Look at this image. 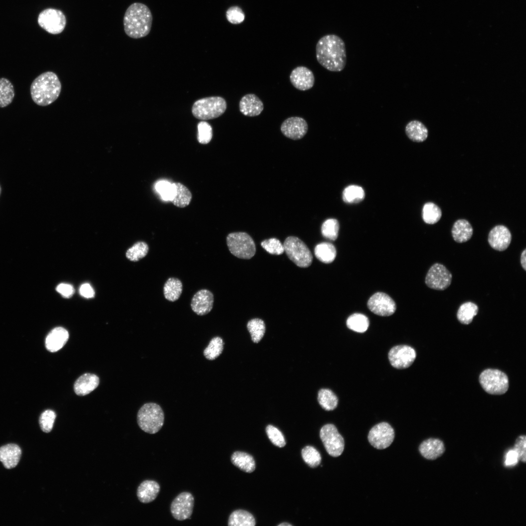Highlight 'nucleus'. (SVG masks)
<instances>
[{
    "label": "nucleus",
    "instance_id": "58836bf2",
    "mask_svg": "<svg viewBox=\"0 0 526 526\" xmlns=\"http://www.w3.org/2000/svg\"><path fill=\"white\" fill-rule=\"evenodd\" d=\"M364 197L363 189L357 185H350L343 191V200L347 203H359L363 200Z\"/></svg>",
    "mask_w": 526,
    "mask_h": 526
},
{
    "label": "nucleus",
    "instance_id": "a878e982",
    "mask_svg": "<svg viewBox=\"0 0 526 526\" xmlns=\"http://www.w3.org/2000/svg\"><path fill=\"white\" fill-rule=\"evenodd\" d=\"M172 195L170 200L176 207L183 208L188 206L192 199V194L189 189L180 183L172 184Z\"/></svg>",
    "mask_w": 526,
    "mask_h": 526
},
{
    "label": "nucleus",
    "instance_id": "423d86ee",
    "mask_svg": "<svg viewBox=\"0 0 526 526\" xmlns=\"http://www.w3.org/2000/svg\"><path fill=\"white\" fill-rule=\"evenodd\" d=\"M226 244L231 253L240 259H251L256 252L253 240L245 232L229 233L226 237Z\"/></svg>",
    "mask_w": 526,
    "mask_h": 526
},
{
    "label": "nucleus",
    "instance_id": "09e8293b",
    "mask_svg": "<svg viewBox=\"0 0 526 526\" xmlns=\"http://www.w3.org/2000/svg\"><path fill=\"white\" fill-rule=\"evenodd\" d=\"M226 18L231 23L237 24L242 23L244 20L245 15L240 7L233 6L227 10Z\"/></svg>",
    "mask_w": 526,
    "mask_h": 526
},
{
    "label": "nucleus",
    "instance_id": "5fc2aeb1",
    "mask_svg": "<svg viewBox=\"0 0 526 526\" xmlns=\"http://www.w3.org/2000/svg\"><path fill=\"white\" fill-rule=\"evenodd\" d=\"M519 460V458L516 452L513 449L509 451L506 455L505 464L507 466H512L516 465Z\"/></svg>",
    "mask_w": 526,
    "mask_h": 526
},
{
    "label": "nucleus",
    "instance_id": "bb28decb",
    "mask_svg": "<svg viewBox=\"0 0 526 526\" xmlns=\"http://www.w3.org/2000/svg\"><path fill=\"white\" fill-rule=\"evenodd\" d=\"M407 137L412 141L422 142L426 140L428 136V130L421 121L413 120L409 122L405 128Z\"/></svg>",
    "mask_w": 526,
    "mask_h": 526
},
{
    "label": "nucleus",
    "instance_id": "f8f14e48",
    "mask_svg": "<svg viewBox=\"0 0 526 526\" xmlns=\"http://www.w3.org/2000/svg\"><path fill=\"white\" fill-rule=\"evenodd\" d=\"M394 437V430L387 422H381L374 426L370 431L368 436L371 445L379 450L389 447L393 442Z\"/></svg>",
    "mask_w": 526,
    "mask_h": 526
},
{
    "label": "nucleus",
    "instance_id": "603ef678",
    "mask_svg": "<svg viewBox=\"0 0 526 526\" xmlns=\"http://www.w3.org/2000/svg\"><path fill=\"white\" fill-rule=\"evenodd\" d=\"M56 290L63 297L66 298L72 297L75 292L74 288L72 285L65 283L58 284L56 287Z\"/></svg>",
    "mask_w": 526,
    "mask_h": 526
},
{
    "label": "nucleus",
    "instance_id": "f704fd0d",
    "mask_svg": "<svg viewBox=\"0 0 526 526\" xmlns=\"http://www.w3.org/2000/svg\"><path fill=\"white\" fill-rule=\"evenodd\" d=\"M346 325L348 328L354 331L363 333L368 328L369 320L364 315L355 313L348 318Z\"/></svg>",
    "mask_w": 526,
    "mask_h": 526
},
{
    "label": "nucleus",
    "instance_id": "13d9d810",
    "mask_svg": "<svg viewBox=\"0 0 526 526\" xmlns=\"http://www.w3.org/2000/svg\"><path fill=\"white\" fill-rule=\"evenodd\" d=\"M1 193V186L0 185V196Z\"/></svg>",
    "mask_w": 526,
    "mask_h": 526
},
{
    "label": "nucleus",
    "instance_id": "2eb2a0df",
    "mask_svg": "<svg viewBox=\"0 0 526 526\" xmlns=\"http://www.w3.org/2000/svg\"><path fill=\"white\" fill-rule=\"evenodd\" d=\"M193 506L194 498L192 495L188 492H183L172 502L170 511L175 519L183 521L190 517Z\"/></svg>",
    "mask_w": 526,
    "mask_h": 526
},
{
    "label": "nucleus",
    "instance_id": "e433bc0d",
    "mask_svg": "<svg viewBox=\"0 0 526 526\" xmlns=\"http://www.w3.org/2000/svg\"><path fill=\"white\" fill-rule=\"evenodd\" d=\"M442 212L439 207L432 202L426 203L422 209V218L428 224L436 223L441 218Z\"/></svg>",
    "mask_w": 526,
    "mask_h": 526
},
{
    "label": "nucleus",
    "instance_id": "20e7f679",
    "mask_svg": "<svg viewBox=\"0 0 526 526\" xmlns=\"http://www.w3.org/2000/svg\"><path fill=\"white\" fill-rule=\"evenodd\" d=\"M137 420L140 428L146 432L154 434L162 428L164 414L161 407L152 402L143 405L139 410Z\"/></svg>",
    "mask_w": 526,
    "mask_h": 526
},
{
    "label": "nucleus",
    "instance_id": "0eeeda50",
    "mask_svg": "<svg viewBox=\"0 0 526 526\" xmlns=\"http://www.w3.org/2000/svg\"><path fill=\"white\" fill-rule=\"evenodd\" d=\"M283 245L288 257L297 266L307 267L311 264L312 253L301 239L295 236H289L285 240Z\"/></svg>",
    "mask_w": 526,
    "mask_h": 526
},
{
    "label": "nucleus",
    "instance_id": "6e6d98bb",
    "mask_svg": "<svg viewBox=\"0 0 526 526\" xmlns=\"http://www.w3.org/2000/svg\"><path fill=\"white\" fill-rule=\"evenodd\" d=\"M520 262L522 267L526 270V249H525L521 253Z\"/></svg>",
    "mask_w": 526,
    "mask_h": 526
},
{
    "label": "nucleus",
    "instance_id": "aec40b11",
    "mask_svg": "<svg viewBox=\"0 0 526 526\" xmlns=\"http://www.w3.org/2000/svg\"><path fill=\"white\" fill-rule=\"evenodd\" d=\"M264 109L262 101L254 94L243 96L239 102V110L244 115L254 117L259 115Z\"/></svg>",
    "mask_w": 526,
    "mask_h": 526
},
{
    "label": "nucleus",
    "instance_id": "a18cd8bd",
    "mask_svg": "<svg viewBox=\"0 0 526 526\" xmlns=\"http://www.w3.org/2000/svg\"><path fill=\"white\" fill-rule=\"evenodd\" d=\"M261 246L271 254L279 255L282 254L284 251L283 245L278 239L275 238L262 241Z\"/></svg>",
    "mask_w": 526,
    "mask_h": 526
},
{
    "label": "nucleus",
    "instance_id": "ddd939ff",
    "mask_svg": "<svg viewBox=\"0 0 526 526\" xmlns=\"http://www.w3.org/2000/svg\"><path fill=\"white\" fill-rule=\"evenodd\" d=\"M388 357L394 367L399 369H405L413 364L416 357V352L409 346L398 345L390 350Z\"/></svg>",
    "mask_w": 526,
    "mask_h": 526
},
{
    "label": "nucleus",
    "instance_id": "7ed1b4c3",
    "mask_svg": "<svg viewBox=\"0 0 526 526\" xmlns=\"http://www.w3.org/2000/svg\"><path fill=\"white\" fill-rule=\"evenodd\" d=\"M61 91V82L56 74L51 71L39 75L30 86L31 98L36 104L40 106H46L55 101Z\"/></svg>",
    "mask_w": 526,
    "mask_h": 526
},
{
    "label": "nucleus",
    "instance_id": "393cba45",
    "mask_svg": "<svg viewBox=\"0 0 526 526\" xmlns=\"http://www.w3.org/2000/svg\"><path fill=\"white\" fill-rule=\"evenodd\" d=\"M160 489L159 484L153 480H147L143 481L137 489L138 500L143 503H149L157 496Z\"/></svg>",
    "mask_w": 526,
    "mask_h": 526
},
{
    "label": "nucleus",
    "instance_id": "9d476101",
    "mask_svg": "<svg viewBox=\"0 0 526 526\" xmlns=\"http://www.w3.org/2000/svg\"><path fill=\"white\" fill-rule=\"evenodd\" d=\"M320 438L330 455L338 457L342 454L344 448V439L334 425L323 426L320 431Z\"/></svg>",
    "mask_w": 526,
    "mask_h": 526
},
{
    "label": "nucleus",
    "instance_id": "f257e3e1",
    "mask_svg": "<svg viewBox=\"0 0 526 526\" xmlns=\"http://www.w3.org/2000/svg\"><path fill=\"white\" fill-rule=\"evenodd\" d=\"M316 54L318 62L329 71L338 72L345 67V44L337 35L328 34L319 38L316 46Z\"/></svg>",
    "mask_w": 526,
    "mask_h": 526
},
{
    "label": "nucleus",
    "instance_id": "c85d7f7f",
    "mask_svg": "<svg viewBox=\"0 0 526 526\" xmlns=\"http://www.w3.org/2000/svg\"><path fill=\"white\" fill-rule=\"evenodd\" d=\"M232 463L243 471L250 473L255 469L253 457L247 453L236 451L231 456Z\"/></svg>",
    "mask_w": 526,
    "mask_h": 526
},
{
    "label": "nucleus",
    "instance_id": "cd10ccee",
    "mask_svg": "<svg viewBox=\"0 0 526 526\" xmlns=\"http://www.w3.org/2000/svg\"><path fill=\"white\" fill-rule=\"evenodd\" d=\"M451 233L453 239L456 242L465 243L471 238L473 234V228L467 220L459 219L453 224Z\"/></svg>",
    "mask_w": 526,
    "mask_h": 526
},
{
    "label": "nucleus",
    "instance_id": "1a4fd4ad",
    "mask_svg": "<svg viewBox=\"0 0 526 526\" xmlns=\"http://www.w3.org/2000/svg\"><path fill=\"white\" fill-rule=\"evenodd\" d=\"M38 21L42 28L53 35L62 32L66 24L64 13L54 8H47L42 11L39 14Z\"/></svg>",
    "mask_w": 526,
    "mask_h": 526
},
{
    "label": "nucleus",
    "instance_id": "864d4df0",
    "mask_svg": "<svg viewBox=\"0 0 526 526\" xmlns=\"http://www.w3.org/2000/svg\"><path fill=\"white\" fill-rule=\"evenodd\" d=\"M79 293L82 296L87 299L92 298L94 295V290L91 285L87 283H84L80 286Z\"/></svg>",
    "mask_w": 526,
    "mask_h": 526
},
{
    "label": "nucleus",
    "instance_id": "c9c22d12",
    "mask_svg": "<svg viewBox=\"0 0 526 526\" xmlns=\"http://www.w3.org/2000/svg\"><path fill=\"white\" fill-rule=\"evenodd\" d=\"M318 400L321 407L326 411L335 409L338 404L337 396L328 389H322L319 391Z\"/></svg>",
    "mask_w": 526,
    "mask_h": 526
},
{
    "label": "nucleus",
    "instance_id": "4468645a",
    "mask_svg": "<svg viewBox=\"0 0 526 526\" xmlns=\"http://www.w3.org/2000/svg\"><path fill=\"white\" fill-rule=\"evenodd\" d=\"M367 306L371 312L380 316L392 315L396 308L394 301L383 292L373 294L368 301Z\"/></svg>",
    "mask_w": 526,
    "mask_h": 526
},
{
    "label": "nucleus",
    "instance_id": "39448f33",
    "mask_svg": "<svg viewBox=\"0 0 526 526\" xmlns=\"http://www.w3.org/2000/svg\"><path fill=\"white\" fill-rule=\"evenodd\" d=\"M225 99L220 96L205 97L197 100L192 107L195 117L205 120L212 119L222 115L226 109Z\"/></svg>",
    "mask_w": 526,
    "mask_h": 526
},
{
    "label": "nucleus",
    "instance_id": "6ab92c4d",
    "mask_svg": "<svg viewBox=\"0 0 526 526\" xmlns=\"http://www.w3.org/2000/svg\"><path fill=\"white\" fill-rule=\"evenodd\" d=\"M214 296L211 292L206 289L197 292L191 301L192 310L197 315L203 316L209 313L213 308Z\"/></svg>",
    "mask_w": 526,
    "mask_h": 526
},
{
    "label": "nucleus",
    "instance_id": "4be33fe9",
    "mask_svg": "<svg viewBox=\"0 0 526 526\" xmlns=\"http://www.w3.org/2000/svg\"><path fill=\"white\" fill-rule=\"evenodd\" d=\"M69 333L62 327H57L52 329L46 337L45 347L51 352H55L66 344L69 338Z\"/></svg>",
    "mask_w": 526,
    "mask_h": 526
},
{
    "label": "nucleus",
    "instance_id": "ea45409f",
    "mask_svg": "<svg viewBox=\"0 0 526 526\" xmlns=\"http://www.w3.org/2000/svg\"><path fill=\"white\" fill-rule=\"evenodd\" d=\"M247 328L252 341L255 343L259 342L265 333V323L260 319H253L249 320L247 324Z\"/></svg>",
    "mask_w": 526,
    "mask_h": 526
},
{
    "label": "nucleus",
    "instance_id": "8fccbe9b",
    "mask_svg": "<svg viewBox=\"0 0 526 526\" xmlns=\"http://www.w3.org/2000/svg\"><path fill=\"white\" fill-rule=\"evenodd\" d=\"M517 453L519 460L524 463L526 461V436L521 435L516 439L514 449Z\"/></svg>",
    "mask_w": 526,
    "mask_h": 526
},
{
    "label": "nucleus",
    "instance_id": "9b49d317",
    "mask_svg": "<svg viewBox=\"0 0 526 526\" xmlns=\"http://www.w3.org/2000/svg\"><path fill=\"white\" fill-rule=\"evenodd\" d=\"M452 274L443 264L435 263L429 269L425 278V283L430 288L444 290L451 284Z\"/></svg>",
    "mask_w": 526,
    "mask_h": 526
},
{
    "label": "nucleus",
    "instance_id": "dca6fc26",
    "mask_svg": "<svg viewBox=\"0 0 526 526\" xmlns=\"http://www.w3.org/2000/svg\"><path fill=\"white\" fill-rule=\"evenodd\" d=\"M280 129L285 137L296 140L305 136L308 131V126L306 121L302 117L291 116L282 122Z\"/></svg>",
    "mask_w": 526,
    "mask_h": 526
},
{
    "label": "nucleus",
    "instance_id": "79ce46f5",
    "mask_svg": "<svg viewBox=\"0 0 526 526\" xmlns=\"http://www.w3.org/2000/svg\"><path fill=\"white\" fill-rule=\"evenodd\" d=\"M339 228V224L336 219H328L325 221L321 225L322 235L327 239L335 241L338 238Z\"/></svg>",
    "mask_w": 526,
    "mask_h": 526
},
{
    "label": "nucleus",
    "instance_id": "37998d69",
    "mask_svg": "<svg viewBox=\"0 0 526 526\" xmlns=\"http://www.w3.org/2000/svg\"><path fill=\"white\" fill-rule=\"evenodd\" d=\"M301 455L304 462L310 467L319 465L321 458L319 452L313 447L307 446L302 449Z\"/></svg>",
    "mask_w": 526,
    "mask_h": 526
},
{
    "label": "nucleus",
    "instance_id": "5701e85b",
    "mask_svg": "<svg viewBox=\"0 0 526 526\" xmlns=\"http://www.w3.org/2000/svg\"><path fill=\"white\" fill-rule=\"evenodd\" d=\"M21 455L20 447L15 444H9L0 448V461L8 469L15 468Z\"/></svg>",
    "mask_w": 526,
    "mask_h": 526
},
{
    "label": "nucleus",
    "instance_id": "2f4dec72",
    "mask_svg": "<svg viewBox=\"0 0 526 526\" xmlns=\"http://www.w3.org/2000/svg\"><path fill=\"white\" fill-rule=\"evenodd\" d=\"M316 258L325 263H332L336 257V250L334 245L327 242L321 243L317 244L314 250Z\"/></svg>",
    "mask_w": 526,
    "mask_h": 526
},
{
    "label": "nucleus",
    "instance_id": "7c9ffc66",
    "mask_svg": "<svg viewBox=\"0 0 526 526\" xmlns=\"http://www.w3.org/2000/svg\"><path fill=\"white\" fill-rule=\"evenodd\" d=\"M255 520L249 512L238 509L233 511L228 521L229 526H254Z\"/></svg>",
    "mask_w": 526,
    "mask_h": 526
},
{
    "label": "nucleus",
    "instance_id": "c756f323",
    "mask_svg": "<svg viewBox=\"0 0 526 526\" xmlns=\"http://www.w3.org/2000/svg\"><path fill=\"white\" fill-rule=\"evenodd\" d=\"M183 290L181 281L176 278H169L165 283L163 287L164 297L170 301H175L180 297Z\"/></svg>",
    "mask_w": 526,
    "mask_h": 526
},
{
    "label": "nucleus",
    "instance_id": "72a5a7b5",
    "mask_svg": "<svg viewBox=\"0 0 526 526\" xmlns=\"http://www.w3.org/2000/svg\"><path fill=\"white\" fill-rule=\"evenodd\" d=\"M14 96V88L12 83L6 78H0V108H4L10 105L12 102Z\"/></svg>",
    "mask_w": 526,
    "mask_h": 526
},
{
    "label": "nucleus",
    "instance_id": "f3484780",
    "mask_svg": "<svg viewBox=\"0 0 526 526\" xmlns=\"http://www.w3.org/2000/svg\"><path fill=\"white\" fill-rule=\"evenodd\" d=\"M290 81L292 85L300 91H307L312 88L315 83V76L312 71L306 67L301 66L291 71Z\"/></svg>",
    "mask_w": 526,
    "mask_h": 526
},
{
    "label": "nucleus",
    "instance_id": "a211bd4d",
    "mask_svg": "<svg viewBox=\"0 0 526 526\" xmlns=\"http://www.w3.org/2000/svg\"><path fill=\"white\" fill-rule=\"evenodd\" d=\"M511 241V234L509 230L505 226L498 225L494 227L489 232L488 242L494 249L503 251L509 246Z\"/></svg>",
    "mask_w": 526,
    "mask_h": 526
},
{
    "label": "nucleus",
    "instance_id": "49530a36",
    "mask_svg": "<svg viewBox=\"0 0 526 526\" xmlns=\"http://www.w3.org/2000/svg\"><path fill=\"white\" fill-rule=\"evenodd\" d=\"M212 137V129L207 122L201 121L198 124V142L203 144L208 143Z\"/></svg>",
    "mask_w": 526,
    "mask_h": 526
},
{
    "label": "nucleus",
    "instance_id": "473e14b6",
    "mask_svg": "<svg viewBox=\"0 0 526 526\" xmlns=\"http://www.w3.org/2000/svg\"><path fill=\"white\" fill-rule=\"evenodd\" d=\"M478 307L475 303L468 301L462 304L457 312V318L462 324H469L478 312Z\"/></svg>",
    "mask_w": 526,
    "mask_h": 526
},
{
    "label": "nucleus",
    "instance_id": "4d7b16f0",
    "mask_svg": "<svg viewBox=\"0 0 526 526\" xmlns=\"http://www.w3.org/2000/svg\"><path fill=\"white\" fill-rule=\"evenodd\" d=\"M278 526H291L292 525H291V524H289L288 523L285 522V523H281V524H279Z\"/></svg>",
    "mask_w": 526,
    "mask_h": 526
},
{
    "label": "nucleus",
    "instance_id": "f03ea898",
    "mask_svg": "<svg viewBox=\"0 0 526 526\" xmlns=\"http://www.w3.org/2000/svg\"><path fill=\"white\" fill-rule=\"evenodd\" d=\"M152 22V16L149 8L143 3L135 2L131 4L125 13L124 31L131 38H142L149 34Z\"/></svg>",
    "mask_w": 526,
    "mask_h": 526
},
{
    "label": "nucleus",
    "instance_id": "de8ad7c7",
    "mask_svg": "<svg viewBox=\"0 0 526 526\" xmlns=\"http://www.w3.org/2000/svg\"><path fill=\"white\" fill-rule=\"evenodd\" d=\"M266 432L271 442L276 446L283 447L285 441L282 432L275 427L269 425L266 427Z\"/></svg>",
    "mask_w": 526,
    "mask_h": 526
},
{
    "label": "nucleus",
    "instance_id": "6e6552de",
    "mask_svg": "<svg viewBox=\"0 0 526 526\" xmlns=\"http://www.w3.org/2000/svg\"><path fill=\"white\" fill-rule=\"evenodd\" d=\"M479 382L484 390L491 394H505L508 388V379L503 372L492 369L483 371L479 376Z\"/></svg>",
    "mask_w": 526,
    "mask_h": 526
},
{
    "label": "nucleus",
    "instance_id": "4c0bfd02",
    "mask_svg": "<svg viewBox=\"0 0 526 526\" xmlns=\"http://www.w3.org/2000/svg\"><path fill=\"white\" fill-rule=\"evenodd\" d=\"M224 345L223 340L220 337L212 338L208 345L204 350V356L208 360L215 359L222 354Z\"/></svg>",
    "mask_w": 526,
    "mask_h": 526
},
{
    "label": "nucleus",
    "instance_id": "c03bdc74",
    "mask_svg": "<svg viewBox=\"0 0 526 526\" xmlns=\"http://www.w3.org/2000/svg\"><path fill=\"white\" fill-rule=\"evenodd\" d=\"M56 417V413L51 410H45L41 414L39 423L43 432L48 433L52 431Z\"/></svg>",
    "mask_w": 526,
    "mask_h": 526
},
{
    "label": "nucleus",
    "instance_id": "3c124183",
    "mask_svg": "<svg viewBox=\"0 0 526 526\" xmlns=\"http://www.w3.org/2000/svg\"><path fill=\"white\" fill-rule=\"evenodd\" d=\"M155 188L164 200L170 201L172 195V184L161 181L156 184Z\"/></svg>",
    "mask_w": 526,
    "mask_h": 526
},
{
    "label": "nucleus",
    "instance_id": "b1692460",
    "mask_svg": "<svg viewBox=\"0 0 526 526\" xmlns=\"http://www.w3.org/2000/svg\"><path fill=\"white\" fill-rule=\"evenodd\" d=\"M99 383V379L97 376L90 373L84 374L75 381L74 391L77 395L84 396L93 391Z\"/></svg>",
    "mask_w": 526,
    "mask_h": 526
},
{
    "label": "nucleus",
    "instance_id": "412c9836",
    "mask_svg": "<svg viewBox=\"0 0 526 526\" xmlns=\"http://www.w3.org/2000/svg\"><path fill=\"white\" fill-rule=\"evenodd\" d=\"M421 454L428 460H435L440 457L445 451L443 441L437 438H431L423 441L419 447Z\"/></svg>",
    "mask_w": 526,
    "mask_h": 526
},
{
    "label": "nucleus",
    "instance_id": "a19ab883",
    "mask_svg": "<svg viewBox=\"0 0 526 526\" xmlns=\"http://www.w3.org/2000/svg\"><path fill=\"white\" fill-rule=\"evenodd\" d=\"M149 249V246L146 243L138 242L128 249L126 256L129 260L137 262L147 255Z\"/></svg>",
    "mask_w": 526,
    "mask_h": 526
}]
</instances>
